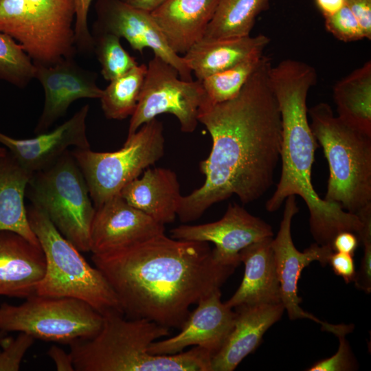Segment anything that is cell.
Wrapping results in <instances>:
<instances>
[{
	"label": "cell",
	"mask_w": 371,
	"mask_h": 371,
	"mask_svg": "<svg viewBox=\"0 0 371 371\" xmlns=\"http://www.w3.org/2000/svg\"><path fill=\"white\" fill-rule=\"evenodd\" d=\"M219 0H166L150 12L170 49L185 54L200 41Z\"/></svg>",
	"instance_id": "obj_22"
},
{
	"label": "cell",
	"mask_w": 371,
	"mask_h": 371,
	"mask_svg": "<svg viewBox=\"0 0 371 371\" xmlns=\"http://www.w3.org/2000/svg\"><path fill=\"white\" fill-rule=\"evenodd\" d=\"M125 3L146 11L152 12L159 6H160L166 0H122Z\"/></svg>",
	"instance_id": "obj_42"
},
{
	"label": "cell",
	"mask_w": 371,
	"mask_h": 371,
	"mask_svg": "<svg viewBox=\"0 0 371 371\" xmlns=\"http://www.w3.org/2000/svg\"><path fill=\"white\" fill-rule=\"evenodd\" d=\"M220 290L201 300L190 313L177 335L153 341L149 351L153 355H173L190 346L201 347L212 356L222 347L231 332L236 312L223 303Z\"/></svg>",
	"instance_id": "obj_16"
},
{
	"label": "cell",
	"mask_w": 371,
	"mask_h": 371,
	"mask_svg": "<svg viewBox=\"0 0 371 371\" xmlns=\"http://www.w3.org/2000/svg\"><path fill=\"white\" fill-rule=\"evenodd\" d=\"M363 223V228L359 235L363 245V255L359 271L356 273L355 286L363 291H371V207L358 214Z\"/></svg>",
	"instance_id": "obj_34"
},
{
	"label": "cell",
	"mask_w": 371,
	"mask_h": 371,
	"mask_svg": "<svg viewBox=\"0 0 371 371\" xmlns=\"http://www.w3.org/2000/svg\"><path fill=\"white\" fill-rule=\"evenodd\" d=\"M346 5L359 22L365 38L371 39V0H346Z\"/></svg>",
	"instance_id": "obj_38"
},
{
	"label": "cell",
	"mask_w": 371,
	"mask_h": 371,
	"mask_svg": "<svg viewBox=\"0 0 371 371\" xmlns=\"http://www.w3.org/2000/svg\"><path fill=\"white\" fill-rule=\"evenodd\" d=\"M337 116L371 134V62L337 81L333 88Z\"/></svg>",
	"instance_id": "obj_26"
},
{
	"label": "cell",
	"mask_w": 371,
	"mask_h": 371,
	"mask_svg": "<svg viewBox=\"0 0 371 371\" xmlns=\"http://www.w3.org/2000/svg\"><path fill=\"white\" fill-rule=\"evenodd\" d=\"M35 75L43 87V109L34 132H47L70 104L81 98H100L103 89L97 85V74L80 67L74 58H63L52 65L34 64Z\"/></svg>",
	"instance_id": "obj_15"
},
{
	"label": "cell",
	"mask_w": 371,
	"mask_h": 371,
	"mask_svg": "<svg viewBox=\"0 0 371 371\" xmlns=\"http://www.w3.org/2000/svg\"><path fill=\"white\" fill-rule=\"evenodd\" d=\"M91 259L124 315L180 328L190 307L221 286L236 267L218 262L208 243L159 234Z\"/></svg>",
	"instance_id": "obj_2"
},
{
	"label": "cell",
	"mask_w": 371,
	"mask_h": 371,
	"mask_svg": "<svg viewBox=\"0 0 371 371\" xmlns=\"http://www.w3.org/2000/svg\"><path fill=\"white\" fill-rule=\"evenodd\" d=\"M263 52L254 54L235 65L201 80L206 96L205 105L221 103L236 97L259 66Z\"/></svg>",
	"instance_id": "obj_29"
},
{
	"label": "cell",
	"mask_w": 371,
	"mask_h": 371,
	"mask_svg": "<svg viewBox=\"0 0 371 371\" xmlns=\"http://www.w3.org/2000/svg\"><path fill=\"white\" fill-rule=\"evenodd\" d=\"M270 38L264 34L205 40L192 45L183 57L198 80L229 68L254 54L264 52Z\"/></svg>",
	"instance_id": "obj_24"
},
{
	"label": "cell",
	"mask_w": 371,
	"mask_h": 371,
	"mask_svg": "<svg viewBox=\"0 0 371 371\" xmlns=\"http://www.w3.org/2000/svg\"><path fill=\"white\" fill-rule=\"evenodd\" d=\"M74 0H0V32L34 64L52 65L76 53Z\"/></svg>",
	"instance_id": "obj_7"
},
{
	"label": "cell",
	"mask_w": 371,
	"mask_h": 371,
	"mask_svg": "<svg viewBox=\"0 0 371 371\" xmlns=\"http://www.w3.org/2000/svg\"><path fill=\"white\" fill-rule=\"evenodd\" d=\"M329 264L334 273L341 277L346 283L354 282L356 277V270L353 255L333 251L329 256Z\"/></svg>",
	"instance_id": "obj_37"
},
{
	"label": "cell",
	"mask_w": 371,
	"mask_h": 371,
	"mask_svg": "<svg viewBox=\"0 0 371 371\" xmlns=\"http://www.w3.org/2000/svg\"><path fill=\"white\" fill-rule=\"evenodd\" d=\"M120 195L164 225L175 219L182 197L176 173L165 168H147L141 177L128 183Z\"/></svg>",
	"instance_id": "obj_23"
},
{
	"label": "cell",
	"mask_w": 371,
	"mask_h": 371,
	"mask_svg": "<svg viewBox=\"0 0 371 371\" xmlns=\"http://www.w3.org/2000/svg\"><path fill=\"white\" fill-rule=\"evenodd\" d=\"M26 208L30 225L46 261L36 293L80 300L102 316L124 314L115 293L101 271L86 261L43 212L32 205Z\"/></svg>",
	"instance_id": "obj_6"
},
{
	"label": "cell",
	"mask_w": 371,
	"mask_h": 371,
	"mask_svg": "<svg viewBox=\"0 0 371 371\" xmlns=\"http://www.w3.org/2000/svg\"><path fill=\"white\" fill-rule=\"evenodd\" d=\"M27 188L32 205L43 212L80 251H90L95 207L71 153L66 151L49 167L32 173Z\"/></svg>",
	"instance_id": "obj_8"
},
{
	"label": "cell",
	"mask_w": 371,
	"mask_h": 371,
	"mask_svg": "<svg viewBox=\"0 0 371 371\" xmlns=\"http://www.w3.org/2000/svg\"><path fill=\"white\" fill-rule=\"evenodd\" d=\"M359 236L350 231H342L336 234L332 242L333 251L353 255L359 246Z\"/></svg>",
	"instance_id": "obj_39"
},
{
	"label": "cell",
	"mask_w": 371,
	"mask_h": 371,
	"mask_svg": "<svg viewBox=\"0 0 371 371\" xmlns=\"http://www.w3.org/2000/svg\"><path fill=\"white\" fill-rule=\"evenodd\" d=\"M165 233V227L129 205L120 194L95 207L90 251L100 254Z\"/></svg>",
	"instance_id": "obj_17"
},
{
	"label": "cell",
	"mask_w": 371,
	"mask_h": 371,
	"mask_svg": "<svg viewBox=\"0 0 371 371\" xmlns=\"http://www.w3.org/2000/svg\"><path fill=\"white\" fill-rule=\"evenodd\" d=\"M170 328L146 319H125L124 314L103 316L93 337L71 344L76 371H212V355L195 346L173 355H153L150 344L170 334Z\"/></svg>",
	"instance_id": "obj_4"
},
{
	"label": "cell",
	"mask_w": 371,
	"mask_h": 371,
	"mask_svg": "<svg viewBox=\"0 0 371 371\" xmlns=\"http://www.w3.org/2000/svg\"><path fill=\"white\" fill-rule=\"evenodd\" d=\"M271 58L265 55L234 98L205 105L199 122L212 145L201 161L205 181L182 196L177 216L183 223L198 219L212 205L236 195L244 203L262 196L273 184L280 161L282 122L269 81Z\"/></svg>",
	"instance_id": "obj_1"
},
{
	"label": "cell",
	"mask_w": 371,
	"mask_h": 371,
	"mask_svg": "<svg viewBox=\"0 0 371 371\" xmlns=\"http://www.w3.org/2000/svg\"><path fill=\"white\" fill-rule=\"evenodd\" d=\"M147 71L139 64L124 75L110 81L100 97L102 111L107 119L122 120L135 112Z\"/></svg>",
	"instance_id": "obj_28"
},
{
	"label": "cell",
	"mask_w": 371,
	"mask_h": 371,
	"mask_svg": "<svg viewBox=\"0 0 371 371\" xmlns=\"http://www.w3.org/2000/svg\"><path fill=\"white\" fill-rule=\"evenodd\" d=\"M346 334L337 335L339 346L337 352L332 357L315 363L308 371H348L357 368V364L345 338Z\"/></svg>",
	"instance_id": "obj_35"
},
{
	"label": "cell",
	"mask_w": 371,
	"mask_h": 371,
	"mask_svg": "<svg viewBox=\"0 0 371 371\" xmlns=\"http://www.w3.org/2000/svg\"><path fill=\"white\" fill-rule=\"evenodd\" d=\"M324 19L326 30L341 41L348 43L365 38L359 22L346 5Z\"/></svg>",
	"instance_id": "obj_32"
},
{
	"label": "cell",
	"mask_w": 371,
	"mask_h": 371,
	"mask_svg": "<svg viewBox=\"0 0 371 371\" xmlns=\"http://www.w3.org/2000/svg\"><path fill=\"white\" fill-rule=\"evenodd\" d=\"M272 239L273 237L266 238L240 251V261L244 263L245 273L238 289L225 302L231 308L242 305L282 303Z\"/></svg>",
	"instance_id": "obj_21"
},
{
	"label": "cell",
	"mask_w": 371,
	"mask_h": 371,
	"mask_svg": "<svg viewBox=\"0 0 371 371\" xmlns=\"http://www.w3.org/2000/svg\"><path fill=\"white\" fill-rule=\"evenodd\" d=\"M272 0H219L202 39L214 40L250 35L257 16Z\"/></svg>",
	"instance_id": "obj_27"
},
{
	"label": "cell",
	"mask_w": 371,
	"mask_h": 371,
	"mask_svg": "<svg viewBox=\"0 0 371 371\" xmlns=\"http://www.w3.org/2000/svg\"><path fill=\"white\" fill-rule=\"evenodd\" d=\"M234 326L220 350L212 356V371H232L262 341L265 333L282 317V303L242 305L236 308Z\"/></svg>",
	"instance_id": "obj_20"
},
{
	"label": "cell",
	"mask_w": 371,
	"mask_h": 371,
	"mask_svg": "<svg viewBox=\"0 0 371 371\" xmlns=\"http://www.w3.org/2000/svg\"><path fill=\"white\" fill-rule=\"evenodd\" d=\"M8 153V150L5 148L0 146V157H4Z\"/></svg>",
	"instance_id": "obj_43"
},
{
	"label": "cell",
	"mask_w": 371,
	"mask_h": 371,
	"mask_svg": "<svg viewBox=\"0 0 371 371\" xmlns=\"http://www.w3.org/2000/svg\"><path fill=\"white\" fill-rule=\"evenodd\" d=\"M95 8L97 20L93 34L110 33L124 38L140 54L149 48L155 56L173 66L181 79L192 80V71L183 57L170 49L150 12L133 8L122 0H97Z\"/></svg>",
	"instance_id": "obj_13"
},
{
	"label": "cell",
	"mask_w": 371,
	"mask_h": 371,
	"mask_svg": "<svg viewBox=\"0 0 371 371\" xmlns=\"http://www.w3.org/2000/svg\"><path fill=\"white\" fill-rule=\"evenodd\" d=\"M93 37V51L101 66V74L106 80L110 82L139 65L123 48L118 36L110 33H96Z\"/></svg>",
	"instance_id": "obj_31"
},
{
	"label": "cell",
	"mask_w": 371,
	"mask_h": 371,
	"mask_svg": "<svg viewBox=\"0 0 371 371\" xmlns=\"http://www.w3.org/2000/svg\"><path fill=\"white\" fill-rule=\"evenodd\" d=\"M324 17L334 14L346 5V0H315Z\"/></svg>",
	"instance_id": "obj_41"
},
{
	"label": "cell",
	"mask_w": 371,
	"mask_h": 371,
	"mask_svg": "<svg viewBox=\"0 0 371 371\" xmlns=\"http://www.w3.org/2000/svg\"><path fill=\"white\" fill-rule=\"evenodd\" d=\"M34 75V64L21 45L0 32V80L23 88Z\"/></svg>",
	"instance_id": "obj_30"
},
{
	"label": "cell",
	"mask_w": 371,
	"mask_h": 371,
	"mask_svg": "<svg viewBox=\"0 0 371 371\" xmlns=\"http://www.w3.org/2000/svg\"><path fill=\"white\" fill-rule=\"evenodd\" d=\"M269 77L281 115L282 168L266 210L277 211L289 196H299L308 209L310 229L316 243L332 247L334 237L342 231L359 236L363 228L359 217L320 198L312 183L315 152L319 144L308 120L306 101L309 90L317 82L315 68L301 60L286 59L271 66Z\"/></svg>",
	"instance_id": "obj_3"
},
{
	"label": "cell",
	"mask_w": 371,
	"mask_h": 371,
	"mask_svg": "<svg viewBox=\"0 0 371 371\" xmlns=\"http://www.w3.org/2000/svg\"><path fill=\"white\" fill-rule=\"evenodd\" d=\"M5 333V332L0 330V339L2 337L3 335Z\"/></svg>",
	"instance_id": "obj_44"
},
{
	"label": "cell",
	"mask_w": 371,
	"mask_h": 371,
	"mask_svg": "<svg viewBox=\"0 0 371 371\" xmlns=\"http://www.w3.org/2000/svg\"><path fill=\"white\" fill-rule=\"evenodd\" d=\"M19 305H0V330L25 333L45 341L71 344L100 330L103 316L78 299L34 293Z\"/></svg>",
	"instance_id": "obj_10"
},
{
	"label": "cell",
	"mask_w": 371,
	"mask_h": 371,
	"mask_svg": "<svg viewBox=\"0 0 371 371\" xmlns=\"http://www.w3.org/2000/svg\"><path fill=\"white\" fill-rule=\"evenodd\" d=\"M170 234L175 239L214 243V258L222 265L234 267L240 262L242 249L273 236L270 225L237 203L229 204L224 216L217 221L180 225Z\"/></svg>",
	"instance_id": "obj_14"
},
{
	"label": "cell",
	"mask_w": 371,
	"mask_h": 371,
	"mask_svg": "<svg viewBox=\"0 0 371 371\" xmlns=\"http://www.w3.org/2000/svg\"><path fill=\"white\" fill-rule=\"evenodd\" d=\"M46 268L40 245L11 231H0V295L27 298L36 293Z\"/></svg>",
	"instance_id": "obj_19"
},
{
	"label": "cell",
	"mask_w": 371,
	"mask_h": 371,
	"mask_svg": "<svg viewBox=\"0 0 371 371\" xmlns=\"http://www.w3.org/2000/svg\"><path fill=\"white\" fill-rule=\"evenodd\" d=\"M205 104L201 81L181 79L173 66L154 55L147 65L137 105L131 116L127 137L164 113L175 115L182 132L192 133L199 123V116Z\"/></svg>",
	"instance_id": "obj_11"
},
{
	"label": "cell",
	"mask_w": 371,
	"mask_h": 371,
	"mask_svg": "<svg viewBox=\"0 0 371 371\" xmlns=\"http://www.w3.org/2000/svg\"><path fill=\"white\" fill-rule=\"evenodd\" d=\"M89 109L88 104L83 106L53 131L32 138L15 139L0 132V143L31 174L42 170L54 164L70 146L90 148L86 125Z\"/></svg>",
	"instance_id": "obj_18"
},
{
	"label": "cell",
	"mask_w": 371,
	"mask_h": 371,
	"mask_svg": "<svg viewBox=\"0 0 371 371\" xmlns=\"http://www.w3.org/2000/svg\"><path fill=\"white\" fill-rule=\"evenodd\" d=\"M74 1L76 5L74 22L76 46L84 53L91 52L94 49V41L88 27L87 16L92 0Z\"/></svg>",
	"instance_id": "obj_36"
},
{
	"label": "cell",
	"mask_w": 371,
	"mask_h": 371,
	"mask_svg": "<svg viewBox=\"0 0 371 371\" xmlns=\"http://www.w3.org/2000/svg\"><path fill=\"white\" fill-rule=\"evenodd\" d=\"M34 338L19 332L15 338L0 339L2 349L0 351V371H18L21 361L29 348L32 346Z\"/></svg>",
	"instance_id": "obj_33"
},
{
	"label": "cell",
	"mask_w": 371,
	"mask_h": 371,
	"mask_svg": "<svg viewBox=\"0 0 371 371\" xmlns=\"http://www.w3.org/2000/svg\"><path fill=\"white\" fill-rule=\"evenodd\" d=\"M284 202L280 228L271 241L282 304L291 319H311L320 324L324 330L335 335L341 329L342 324H329L304 311L300 306L302 299L297 295V282L303 269L313 261H318L325 266L333 250L330 246H322L315 243L302 252L298 251L291 236L292 219L298 212L295 196H289Z\"/></svg>",
	"instance_id": "obj_12"
},
{
	"label": "cell",
	"mask_w": 371,
	"mask_h": 371,
	"mask_svg": "<svg viewBox=\"0 0 371 371\" xmlns=\"http://www.w3.org/2000/svg\"><path fill=\"white\" fill-rule=\"evenodd\" d=\"M308 115L328 165L324 199L357 215L371 206V134L335 116L325 102L311 107Z\"/></svg>",
	"instance_id": "obj_5"
},
{
	"label": "cell",
	"mask_w": 371,
	"mask_h": 371,
	"mask_svg": "<svg viewBox=\"0 0 371 371\" xmlns=\"http://www.w3.org/2000/svg\"><path fill=\"white\" fill-rule=\"evenodd\" d=\"M47 355L54 361L56 370H75L73 359L70 352H66L61 348L53 345L49 348Z\"/></svg>",
	"instance_id": "obj_40"
},
{
	"label": "cell",
	"mask_w": 371,
	"mask_h": 371,
	"mask_svg": "<svg viewBox=\"0 0 371 371\" xmlns=\"http://www.w3.org/2000/svg\"><path fill=\"white\" fill-rule=\"evenodd\" d=\"M32 175L8 151L0 157V231L16 232L32 243L40 245L30 225L24 204Z\"/></svg>",
	"instance_id": "obj_25"
},
{
	"label": "cell",
	"mask_w": 371,
	"mask_h": 371,
	"mask_svg": "<svg viewBox=\"0 0 371 371\" xmlns=\"http://www.w3.org/2000/svg\"><path fill=\"white\" fill-rule=\"evenodd\" d=\"M161 122L155 118L127 137L122 148L95 152L75 148L71 153L86 180L95 207L120 194L122 190L164 155Z\"/></svg>",
	"instance_id": "obj_9"
}]
</instances>
